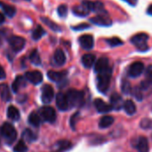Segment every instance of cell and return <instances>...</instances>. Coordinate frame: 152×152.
I'll return each mask as SVG.
<instances>
[{
    "label": "cell",
    "mask_w": 152,
    "mask_h": 152,
    "mask_svg": "<svg viewBox=\"0 0 152 152\" xmlns=\"http://www.w3.org/2000/svg\"><path fill=\"white\" fill-rule=\"evenodd\" d=\"M69 106L72 107H79L84 103V93L78 90H69L66 93Z\"/></svg>",
    "instance_id": "cell-1"
},
{
    "label": "cell",
    "mask_w": 152,
    "mask_h": 152,
    "mask_svg": "<svg viewBox=\"0 0 152 152\" xmlns=\"http://www.w3.org/2000/svg\"><path fill=\"white\" fill-rule=\"evenodd\" d=\"M0 134L4 138L7 144H12L17 136L16 130L15 126L10 123H5L0 127Z\"/></svg>",
    "instance_id": "cell-2"
},
{
    "label": "cell",
    "mask_w": 152,
    "mask_h": 152,
    "mask_svg": "<svg viewBox=\"0 0 152 152\" xmlns=\"http://www.w3.org/2000/svg\"><path fill=\"white\" fill-rule=\"evenodd\" d=\"M111 76H112V70L109 69L107 72L99 73L97 76V88L100 92L105 93L110 85V81H111Z\"/></svg>",
    "instance_id": "cell-3"
},
{
    "label": "cell",
    "mask_w": 152,
    "mask_h": 152,
    "mask_svg": "<svg viewBox=\"0 0 152 152\" xmlns=\"http://www.w3.org/2000/svg\"><path fill=\"white\" fill-rule=\"evenodd\" d=\"M148 35L146 33H138L132 36L131 39V42L140 51H146L148 49Z\"/></svg>",
    "instance_id": "cell-4"
},
{
    "label": "cell",
    "mask_w": 152,
    "mask_h": 152,
    "mask_svg": "<svg viewBox=\"0 0 152 152\" xmlns=\"http://www.w3.org/2000/svg\"><path fill=\"white\" fill-rule=\"evenodd\" d=\"M39 115L44 121H47L48 123H54L56 119V114L55 109L52 107L48 106L42 107L39 109Z\"/></svg>",
    "instance_id": "cell-5"
},
{
    "label": "cell",
    "mask_w": 152,
    "mask_h": 152,
    "mask_svg": "<svg viewBox=\"0 0 152 152\" xmlns=\"http://www.w3.org/2000/svg\"><path fill=\"white\" fill-rule=\"evenodd\" d=\"M8 43L10 48L15 51V52H20L21 50L23 49L25 46V39L23 37L20 36H11L8 39Z\"/></svg>",
    "instance_id": "cell-6"
},
{
    "label": "cell",
    "mask_w": 152,
    "mask_h": 152,
    "mask_svg": "<svg viewBox=\"0 0 152 152\" xmlns=\"http://www.w3.org/2000/svg\"><path fill=\"white\" fill-rule=\"evenodd\" d=\"M144 71V64L141 62H134L132 63L128 70V74L130 77L136 78L143 72Z\"/></svg>",
    "instance_id": "cell-7"
},
{
    "label": "cell",
    "mask_w": 152,
    "mask_h": 152,
    "mask_svg": "<svg viewBox=\"0 0 152 152\" xmlns=\"http://www.w3.org/2000/svg\"><path fill=\"white\" fill-rule=\"evenodd\" d=\"M91 22L99 26H105L108 27L112 25V20L108 16V15H96L91 18Z\"/></svg>",
    "instance_id": "cell-8"
},
{
    "label": "cell",
    "mask_w": 152,
    "mask_h": 152,
    "mask_svg": "<svg viewBox=\"0 0 152 152\" xmlns=\"http://www.w3.org/2000/svg\"><path fill=\"white\" fill-rule=\"evenodd\" d=\"M25 79L32 84L38 85L43 80V75L39 71H31L25 73Z\"/></svg>",
    "instance_id": "cell-9"
},
{
    "label": "cell",
    "mask_w": 152,
    "mask_h": 152,
    "mask_svg": "<svg viewBox=\"0 0 152 152\" xmlns=\"http://www.w3.org/2000/svg\"><path fill=\"white\" fill-rule=\"evenodd\" d=\"M109 69H111L109 66V60L107 57L99 58L94 64V71L97 72V74L107 72Z\"/></svg>",
    "instance_id": "cell-10"
},
{
    "label": "cell",
    "mask_w": 152,
    "mask_h": 152,
    "mask_svg": "<svg viewBox=\"0 0 152 152\" xmlns=\"http://www.w3.org/2000/svg\"><path fill=\"white\" fill-rule=\"evenodd\" d=\"M54 90L50 85H45L42 88V93H41V100L43 103L45 104H48L52 101V99H54Z\"/></svg>",
    "instance_id": "cell-11"
},
{
    "label": "cell",
    "mask_w": 152,
    "mask_h": 152,
    "mask_svg": "<svg viewBox=\"0 0 152 152\" xmlns=\"http://www.w3.org/2000/svg\"><path fill=\"white\" fill-rule=\"evenodd\" d=\"M56 107L61 111H66L70 107L69 103H68V100H67L66 94H64L63 92H59L56 95Z\"/></svg>",
    "instance_id": "cell-12"
},
{
    "label": "cell",
    "mask_w": 152,
    "mask_h": 152,
    "mask_svg": "<svg viewBox=\"0 0 152 152\" xmlns=\"http://www.w3.org/2000/svg\"><path fill=\"white\" fill-rule=\"evenodd\" d=\"M79 43L83 49L90 50L94 46V39L90 34L83 35L79 38Z\"/></svg>",
    "instance_id": "cell-13"
},
{
    "label": "cell",
    "mask_w": 152,
    "mask_h": 152,
    "mask_svg": "<svg viewBox=\"0 0 152 152\" xmlns=\"http://www.w3.org/2000/svg\"><path fill=\"white\" fill-rule=\"evenodd\" d=\"M94 105H95L96 109L99 113H108V112H110L113 109V107H112V106L110 104L106 103L104 100H102L100 99H95Z\"/></svg>",
    "instance_id": "cell-14"
},
{
    "label": "cell",
    "mask_w": 152,
    "mask_h": 152,
    "mask_svg": "<svg viewBox=\"0 0 152 152\" xmlns=\"http://www.w3.org/2000/svg\"><path fill=\"white\" fill-rule=\"evenodd\" d=\"M0 97L5 102H9L12 99V94L7 83L0 84Z\"/></svg>",
    "instance_id": "cell-15"
},
{
    "label": "cell",
    "mask_w": 152,
    "mask_h": 152,
    "mask_svg": "<svg viewBox=\"0 0 152 152\" xmlns=\"http://www.w3.org/2000/svg\"><path fill=\"white\" fill-rule=\"evenodd\" d=\"M124 102H123L122 97L117 93H114L110 98V105L112 106L113 109L119 110V109L123 108L124 107Z\"/></svg>",
    "instance_id": "cell-16"
},
{
    "label": "cell",
    "mask_w": 152,
    "mask_h": 152,
    "mask_svg": "<svg viewBox=\"0 0 152 152\" xmlns=\"http://www.w3.org/2000/svg\"><path fill=\"white\" fill-rule=\"evenodd\" d=\"M72 13L76 16L84 17L90 14V10L88 9V7L83 3H82V5H80V6H75L72 7Z\"/></svg>",
    "instance_id": "cell-17"
},
{
    "label": "cell",
    "mask_w": 152,
    "mask_h": 152,
    "mask_svg": "<svg viewBox=\"0 0 152 152\" xmlns=\"http://www.w3.org/2000/svg\"><path fill=\"white\" fill-rule=\"evenodd\" d=\"M135 148L139 152H148V142L147 138L140 136L138 138Z\"/></svg>",
    "instance_id": "cell-18"
},
{
    "label": "cell",
    "mask_w": 152,
    "mask_h": 152,
    "mask_svg": "<svg viewBox=\"0 0 152 152\" xmlns=\"http://www.w3.org/2000/svg\"><path fill=\"white\" fill-rule=\"evenodd\" d=\"M0 8L3 10L4 14L7 16L10 17V18L14 17L15 15V14H16V8L14 6L7 5V4H6V3H4L2 1H0Z\"/></svg>",
    "instance_id": "cell-19"
},
{
    "label": "cell",
    "mask_w": 152,
    "mask_h": 152,
    "mask_svg": "<svg viewBox=\"0 0 152 152\" xmlns=\"http://www.w3.org/2000/svg\"><path fill=\"white\" fill-rule=\"evenodd\" d=\"M66 76V72H55L49 71L48 72V77L49 80L53 82H60Z\"/></svg>",
    "instance_id": "cell-20"
},
{
    "label": "cell",
    "mask_w": 152,
    "mask_h": 152,
    "mask_svg": "<svg viewBox=\"0 0 152 152\" xmlns=\"http://www.w3.org/2000/svg\"><path fill=\"white\" fill-rule=\"evenodd\" d=\"M54 62L56 65H63L64 64L66 58H65V55L64 53V51L62 49H56L54 53Z\"/></svg>",
    "instance_id": "cell-21"
},
{
    "label": "cell",
    "mask_w": 152,
    "mask_h": 152,
    "mask_svg": "<svg viewBox=\"0 0 152 152\" xmlns=\"http://www.w3.org/2000/svg\"><path fill=\"white\" fill-rule=\"evenodd\" d=\"M95 60H96V57H95L94 55H92V54H85L82 57V64H83L84 67L90 68L95 64Z\"/></svg>",
    "instance_id": "cell-22"
},
{
    "label": "cell",
    "mask_w": 152,
    "mask_h": 152,
    "mask_svg": "<svg viewBox=\"0 0 152 152\" xmlns=\"http://www.w3.org/2000/svg\"><path fill=\"white\" fill-rule=\"evenodd\" d=\"M28 121L29 123L34 126V127H39L41 124V117L40 115L36 113V112H31L29 115V118H28Z\"/></svg>",
    "instance_id": "cell-23"
},
{
    "label": "cell",
    "mask_w": 152,
    "mask_h": 152,
    "mask_svg": "<svg viewBox=\"0 0 152 152\" xmlns=\"http://www.w3.org/2000/svg\"><path fill=\"white\" fill-rule=\"evenodd\" d=\"M124 109L126 114L132 115L136 112V106L133 103V101H132L131 99H127L124 103Z\"/></svg>",
    "instance_id": "cell-24"
},
{
    "label": "cell",
    "mask_w": 152,
    "mask_h": 152,
    "mask_svg": "<svg viewBox=\"0 0 152 152\" xmlns=\"http://www.w3.org/2000/svg\"><path fill=\"white\" fill-rule=\"evenodd\" d=\"M7 116L13 121H18L20 119V112L15 106H10L7 109Z\"/></svg>",
    "instance_id": "cell-25"
},
{
    "label": "cell",
    "mask_w": 152,
    "mask_h": 152,
    "mask_svg": "<svg viewBox=\"0 0 152 152\" xmlns=\"http://www.w3.org/2000/svg\"><path fill=\"white\" fill-rule=\"evenodd\" d=\"M113 123H114V117H112L111 115H105L99 120V126L102 129H105L111 126Z\"/></svg>",
    "instance_id": "cell-26"
},
{
    "label": "cell",
    "mask_w": 152,
    "mask_h": 152,
    "mask_svg": "<svg viewBox=\"0 0 152 152\" xmlns=\"http://www.w3.org/2000/svg\"><path fill=\"white\" fill-rule=\"evenodd\" d=\"M23 86H25V80L23 76H17L15 78L14 83L12 84V89L14 91V92H18L20 88L23 87Z\"/></svg>",
    "instance_id": "cell-27"
},
{
    "label": "cell",
    "mask_w": 152,
    "mask_h": 152,
    "mask_svg": "<svg viewBox=\"0 0 152 152\" xmlns=\"http://www.w3.org/2000/svg\"><path fill=\"white\" fill-rule=\"evenodd\" d=\"M41 19V21L47 25V26H48L52 31H61V27L59 26V25H57L56 23H54L53 21H51L50 19H48V18H47V17H41L40 18Z\"/></svg>",
    "instance_id": "cell-28"
},
{
    "label": "cell",
    "mask_w": 152,
    "mask_h": 152,
    "mask_svg": "<svg viewBox=\"0 0 152 152\" xmlns=\"http://www.w3.org/2000/svg\"><path fill=\"white\" fill-rule=\"evenodd\" d=\"M46 34V31L45 30L40 26V25H38L33 31H32V39L34 40H39V39H41L44 35Z\"/></svg>",
    "instance_id": "cell-29"
},
{
    "label": "cell",
    "mask_w": 152,
    "mask_h": 152,
    "mask_svg": "<svg viewBox=\"0 0 152 152\" xmlns=\"http://www.w3.org/2000/svg\"><path fill=\"white\" fill-rule=\"evenodd\" d=\"M30 61L33 64H35V65H39L41 64V59H40L39 54L37 49L32 50V52L31 53V55H30Z\"/></svg>",
    "instance_id": "cell-30"
},
{
    "label": "cell",
    "mask_w": 152,
    "mask_h": 152,
    "mask_svg": "<svg viewBox=\"0 0 152 152\" xmlns=\"http://www.w3.org/2000/svg\"><path fill=\"white\" fill-rule=\"evenodd\" d=\"M23 137L24 140H26L29 142H32V141H34V140H37V135L31 130H30V129H26L23 132Z\"/></svg>",
    "instance_id": "cell-31"
},
{
    "label": "cell",
    "mask_w": 152,
    "mask_h": 152,
    "mask_svg": "<svg viewBox=\"0 0 152 152\" xmlns=\"http://www.w3.org/2000/svg\"><path fill=\"white\" fill-rule=\"evenodd\" d=\"M56 146H57V151H64L69 149L72 147V143L69 140H59L56 143Z\"/></svg>",
    "instance_id": "cell-32"
},
{
    "label": "cell",
    "mask_w": 152,
    "mask_h": 152,
    "mask_svg": "<svg viewBox=\"0 0 152 152\" xmlns=\"http://www.w3.org/2000/svg\"><path fill=\"white\" fill-rule=\"evenodd\" d=\"M28 150V147L26 146L23 140L18 141V143L14 148V152H26Z\"/></svg>",
    "instance_id": "cell-33"
},
{
    "label": "cell",
    "mask_w": 152,
    "mask_h": 152,
    "mask_svg": "<svg viewBox=\"0 0 152 152\" xmlns=\"http://www.w3.org/2000/svg\"><path fill=\"white\" fill-rule=\"evenodd\" d=\"M107 44L110 47H113V48L118 47V46H121V45L124 44V42L119 38H117V37H114V38L108 39H107Z\"/></svg>",
    "instance_id": "cell-34"
},
{
    "label": "cell",
    "mask_w": 152,
    "mask_h": 152,
    "mask_svg": "<svg viewBox=\"0 0 152 152\" xmlns=\"http://www.w3.org/2000/svg\"><path fill=\"white\" fill-rule=\"evenodd\" d=\"M68 13V8L65 5H61L57 8V14L61 18H64L67 15Z\"/></svg>",
    "instance_id": "cell-35"
},
{
    "label": "cell",
    "mask_w": 152,
    "mask_h": 152,
    "mask_svg": "<svg viewBox=\"0 0 152 152\" xmlns=\"http://www.w3.org/2000/svg\"><path fill=\"white\" fill-rule=\"evenodd\" d=\"M121 87H122V91H123L124 94L128 95V94L131 92V90H132V89H131V83H130L128 81L124 80V81L122 82Z\"/></svg>",
    "instance_id": "cell-36"
},
{
    "label": "cell",
    "mask_w": 152,
    "mask_h": 152,
    "mask_svg": "<svg viewBox=\"0 0 152 152\" xmlns=\"http://www.w3.org/2000/svg\"><path fill=\"white\" fill-rule=\"evenodd\" d=\"M145 76H146L147 81H148L149 83H152V65L148 66V68L146 69Z\"/></svg>",
    "instance_id": "cell-37"
},
{
    "label": "cell",
    "mask_w": 152,
    "mask_h": 152,
    "mask_svg": "<svg viewBox=\"0 0 152 152\" xmlns=\"http://www.w3.org/2000/svg\"><path fill=\"white\" fill-rule=\"evenodd\" d=\"M140 126L144 129H148V128H151L152 127V121L148 120V119H144L141 121L140 123Z\"/></svg>",
    "instance_id": "cell-38"
},
{
    "label": "cell",
    "mask_w": 152,
    "mask_h": 152,
    "mask_svg": "<svg viewBox=\"0 0 152 152\" xmlns=\"http://www.w3.org/2000/svg\"><path fill=\"white\" fill-rule=\"evenodd\" d=\"M88 28H90V25L89 24H87V23H82V24H79L77 26L73 27L72 29L75 30V31H83V30L88 29Z\"/></svg>",
    "instance_id": "cell-39"
},
{
    "label": "cell",
    "mask_w": 152,
    "mask_h": 152,
    "mask_svg": "<svg viewBox=\"0 0 152 152\" xmlns=\"http://www.w3.org/2000/svg\"><path fill=\"white\" fill-rule=\"evenodd\" d=\"M78 115H79L78 113H75V114L72 116V118H71V127H72L73 130L75 129V124H76V123H75V122H76L75 119L78 117Z\"/></svg>",
    "instance_id": "cell-40"
},
{
    "label": "cell",
    "mask_w": 152,
    "mask_h": 152,
    "mask_svg": "<svg viewBox=\"0 0 152 152\" xmlns=\"http://www.w3.org/2000/svg\"><path fill=\"white\" fill-rule=\"evenodd\" d=\"M6 77H7L6 72L4 71V69L2 68V66L0 65V80H4V79H6Z\"/></svg>",
    "instance_id": "cell-41"
},
{
    "label": "cell",
    "mask_w": 152,
    "mask_h": 152,
    "mask_svg": "<svg viewBox=\"0 0 152 152\" xmlns=\"http://www.w3.org/2000/svg\"><path fill=\"white\" fill-rule=\"evenodd\" d=\"M124 2H126L127 4H129L130 6H132V7H134L136 4H137V2H138V0H124Z\"/></svg>",
    "instance_id": "cell-42"
},
{
    "label": "cell",
    "mask_w": 152,
    "mask_h": 152,
    "mask_svg": "<svg viewBox=\"0 0 152 152\" xmlns=\"http://www.w3.org/2000/svg\"><path fill=\"white\" fill-rule=\"evenodd\" d=\"M5 21H6V19H5V15H4V14H2L1 12H0V24L4 23H5Z\"/></svg>",
    "instance_id": "cell-43"
},
{
    "label": "cell",
    "mask_w": 152,
    "mask_h": 152,
    "mask_svg": "<svg viewBox=\"0 0 152 152\" xmlns=\"http://www.w3.org/2000/svg\"><path fill=\"white\" fill-rule=\"evenodd\" d=\"M147 13H148V15H152V5L148 7V8L147 9Z\"/></svg>",
    "instance_id": "cell-44"
},
{
    "label": "cell",
    "mask_w": 152,
    "mask_h": 152,
    "mask_svg": "<svg viewBox=\"0 0 152 152\" xmlns=\"http://www.w3.org/2000/svg\"><path fill=\"white\" fill-rule=\"evenodd\" d=\"M14 2H17V1H21V0H12ZM24 1H31V0H24Z\"/></svg>",
    "instance_id": "cell-45"
},
{
    "label": "cell",
    "mask_w": 152,
    "mask_h": 152,
    "mask_svg": "<svg viewBox=\"0 0 152 152\" xmlns=\"http://www.w3.org/2000/svg\"><path fill=\"white\" fill-rule=\"evenodd\" d=\"M0 143H1V142H0Z\"/></svg>",
    "instance_id": "cell-46"
}]
</instances>
